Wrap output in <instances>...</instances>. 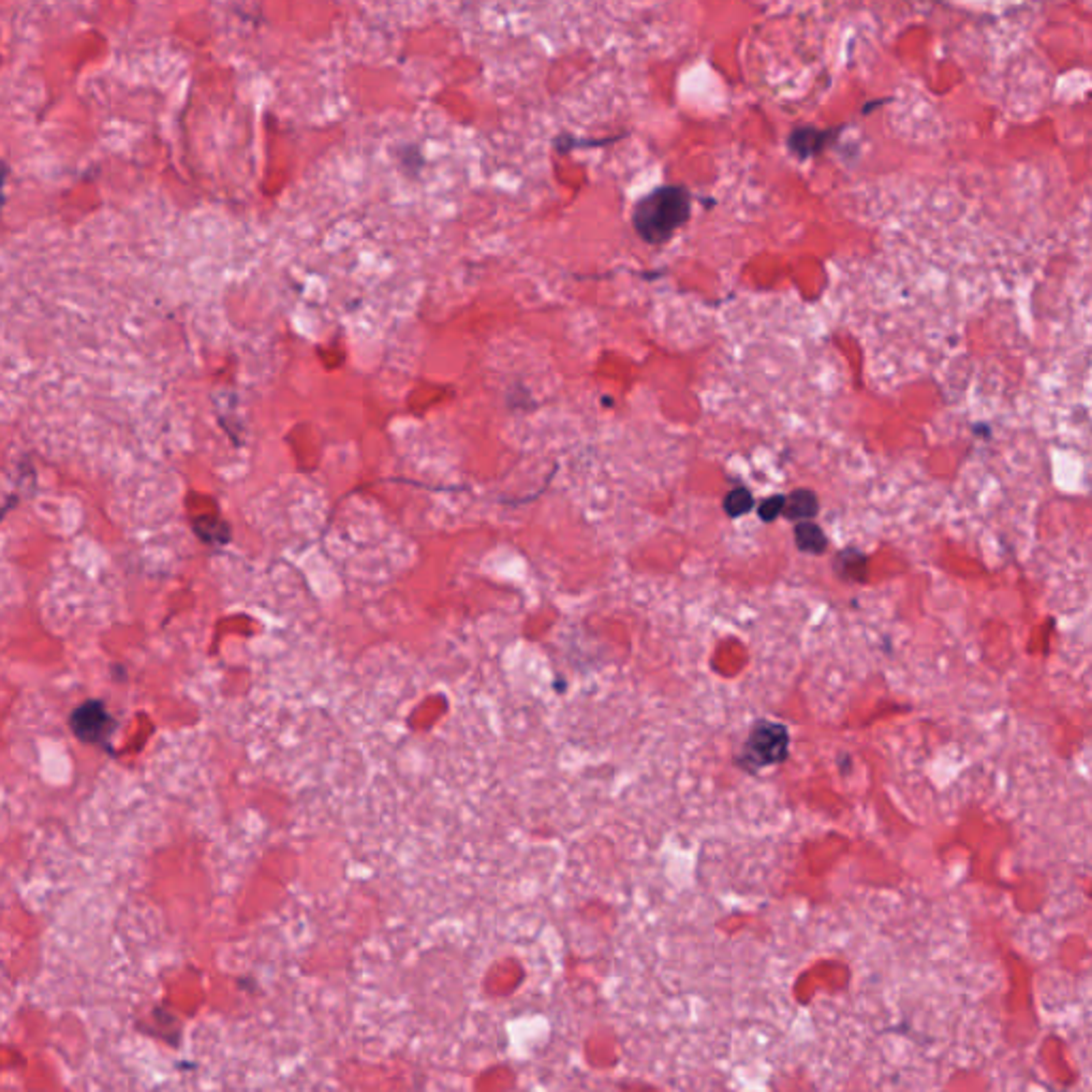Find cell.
<instances>
[{
    "label": "cell",
    "mask_w": 1092,
    "mask_h": 1092,
    "mask_svg": "<svg viewBox=\"0 0 1092 1092\" xmlns=\"http://www.w3.org/2000/svg\"><path fill=\"white\" fill-rule=\"evenodd\" d=\"M691 214L687 188L661 186L634 207V229L647 243H666Z\"/></svg>",
    "instance_id": "6da1fadb"
},
{
    "label": "cell",
    "mask_w": 1092,
    "mask_h": 1092,
    "mask_svg": "<svg viewBox=\"0 0 1092 1092\" xmlns=\"http://www.w3.org/2000/svg\"><path fill=\"white\" fill-rule=\"evenodd\" d=\"M818 497H815L813 491L809 489H798L794 494L786 497V506H783V512L786 514L788 521H796V523H803V521H809L813 519L815 514H818Z\"/></svg>",
    "instance_id": "277c9868"
},
{
    "label": "cell",
    "mask_w": 1092,
    "mask_h": 1092,
    "mask_svg": "<svg viewBox=\"0 0 1092 1092\" xmlns=\"http://www.w3.org/2000/svg\"><path fill=\"white\" fill-rule=\"evenodd\" d=\"M824 133H819V130L815 128H798L796 133H791L789 137V148L794 150L796 154H801V156H811L818 150H821V145H824Z\"/></svg>",
    "instance_id": "8992f818"
},
{
    "label": "cell",
    "mask_w": 1092,
    "mask_h": 1092,
    "mask_svg": "<svg viewBox=\"0 0 1092 1092\" xmlns=\"http://www.w3.org/2000/svg\"><path fill=\"white\" fill-rule=\"evenodd\" d=\"M783 506H786V497L783 495H773V497L764 499V502L760 504V510H758L760 519L766 521V523L775 521L783 512Z\"/></svg>",
    "instance_id": "ba28073f"
},
{
    "label": "cell",
    "mask_w": 1092,
    "mask_h": 1092,
    "mask_svg": "<svg viewBox=\"0 0 1092 1092\" xmlns=\"http://www.w3.org/2000/svg\"><path fill=\"white\" fill-rule=\"evenodd\" d=\"M724 509L728 512V517H732V519L743 517V514H747L753 509V495L743 487L730 491L726 502H724Z\"/></svg>",
    "instance_id": "52a82bcc"
},
{
    "label": "cell",
    "mask_w": 1092,
    "mask_h": 1092,
    "mask_svg": "<svg viewBox=\"0 0 1092 1092\" xmlns=\"http://www.w3.org/2000/svg\"><path fill=\"white\" fill-rule=\"evenodd\" d=\"M789 753V734L786 726L775 721H760L753 726L745 745V760L753 768L775 766L786 762Z\"/></svg>",
    "instance_id": "7a4b0ae2"
},
{
    "label": "cell",
    "mask_w": 1092,
    "mask_h": 1092,
    "mask_svg": "<svg viewBox=\"0 0 1092 1092\" xmlns=\"http://www.w3.org/2000/svg\"><path fill=\"white\" fill-rule=\"evenodd\" d=\"M796 546L803 553H811V555H821L826 551L828 540L826 534L821 532L819 525L811 521H803L796 525Z\"/></svg>",
    "instance_id": "5b68a950"
},
{
    "label": "cell",
    "mask_w": 1092,
    "mask_h": 1092,
    "mask_svg": "<svg viewBox=\"0 0 1092 1092\" xmlns=\"http://www.w3.org/2000/svg\"><path fill=\"white\" fill-rule=\"evenodd\" d=\"M71 724L75 734L86 743H103L113 730V721L110 719V715H107L101 702L81 704L80 709L75 711Z\"/></svg>",
    "instance_id": "3957f363"
}]
</instances>
